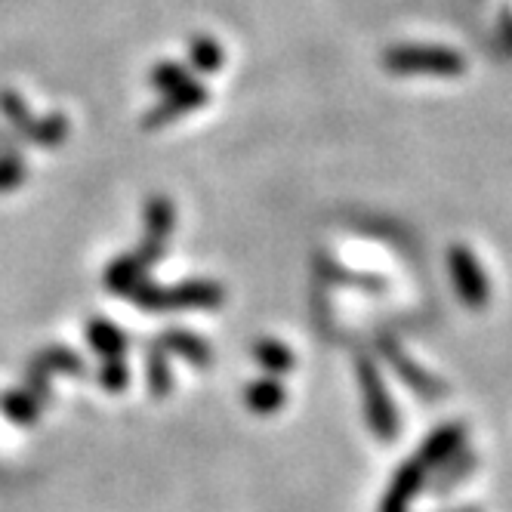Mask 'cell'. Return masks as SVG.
<instances>
[{
    "label": "cell",
    "mask_w": 512,
    "mask_h": 512,
    "mask_svg": "<svg viewBox=\"0 0 512 512\" xmlns=\"http://www.w3.org/2000/svg\"><path fill=\"white\" fill-rule=\"evenodd\" d=\"M426 53L429 50H405L389 62H395V68H442V71L460 68V59L448 56V50H432V56H426Z\"/></svg>",
    "instance_id": "cell-1"
},
{
    "label": "cell",
    "mask_w": 512,
    "mask_h": 512,
    "mask_svg": "<svg viewBox=\"0 0 512 512\" xmlns=\"http://www.w3.org/2000/svg\"><path fill=\"white\" fill-rule=\"evenodd\" d=\"M4 411L16 420V423H31L34 420V414H38V408L31 405V401H25V395H7V401H4Z\"/></svg>",
    "instance_id": "cell-2"
},
{
    "label": "cell",
    "mask_w": 512,
    "mask_h": 512,
    "mask_svg": "<svg viewBox=\"0 0 512 512\" xmlns=\"http://www.w3.org/2000/svg\"><path fill=\"white\" fill-rule=\"evenodd\" d=\"M90 340L93 343H105L108 349L105 352H121L118 346H124V337L118 331H112V327H105V321H99V327H93L90 331Z\"/></svg>",
    "instance_id": "cell-3"
},
{
    "label": "cell",
    "mask_w": 512,
    "mask_h": 512,
    "mask_svg": "<svg viewBox=\"0 0 512 512\" xmlns=\"http://www.w3.org/2000/svg\"><path fill=\"white\" fill-rule=\"evenodd\" d=\"M19 164H13V161H0V189H10V186H16L19 182Z\"/></svg>",
    "instance_id": "cell-4"
}]
</instances>
